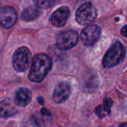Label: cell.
I'll return each mask as SVG.
<instances>
[{
	"mask_svg": "<svg viewBox=\"0 0 127 127\" xmlns=\"http://www.w3.org/2000/svg\"><path fill=\"white\" fill-rule=\"evenodd\" d=\"M51 68V58L46 54H37L32 60L28 79L32 82L40 83L46 77Z\"/></svg>",
	"mask_w": 127,
	"mask_h": 127,
	"instance_id": "1",
	"label": "cell"
},
{
	"mask_svg": "<svg viewBox=\"0 0 127 127\" xmlns=\"http://www.w3.org/2000/svg\"><path fill=\"white\" fill-rule=\"evenodd\" d=\"M126 56V48L119 41L115 42L105 54L103 65L105 68H112L121 63Z\"/></svg>",
	"mask_w": 127,
	"mask_h": 127,
	"instance_id": "2",
	"label": "cell"
},
{
	"mask_svg": "<svg viewBox=\"0 0 127 127\" xmlns=\"http://www.w3.org/2000/svg\"><path fill=\"white\" fill-rule=\"evenodd\" d=\"M31 54L26 47L19 48L13 55V67L17 72L25 71L31 63Z\"/></svg>",
	"mask_w": 127,
	"mask_h": 127,
	"instance_id": "3",
	"label": "cell"
},
{
	"mask_svg": "<svg viewBox=\"0 0 127 127\" xmlns=\"http://www.w3.org/2000/svg\"><path fill=\"white\" fill-rule=\"evenodd\" d=\"M97 16V12L94 6L86 2L82 4L76 10V19L81 25H88L93 22Z\"/></svg>",
	"mask_w": 127,
	"mask_h": 127,
	"instance_id": "4",
	"label": "cell"
},
{
	"mask_svg": "<svg viewBox=\"0 0 127 127\" xmlns=\"http://www.w3.org/2000/svg\"><path fill=\"white\" fill-rule=\"evenodd\" d=\"M79 42V34L74 31H66L61 32L56 39V46L62 51L73 48Z\"/></svg>",
	"mask_w": 127,
	"mask_h": 127,
	"instance_id": "5",
	"label": "cell"
},
{
	"mask_svg": "<svg viewBox=\"0 0 127 127\" xmlns=\"http://www.w3.org/2000/svg\"><path fill=\"white\" fill-rule=\"evenodd\" d=\"M100 35L101 28L97 25H90L82 31L81 39L85 45L91 46L99 40Z\"/></svg>",
	"mask_w": 127,
	"mask_h": 127,
	"instance_id": "6",
	"label": "cell"
},
{
	"mask_svg": "<svg viewBox=\"0 0 127 127\" xmlns=\"http://www.w3.org/2000/svg\"><path fill=\"white\" fill-rule=\"evenodd\" d=\"M17 19L16 10L11 7H3L0 8V25L6 29L13 27Z\"/></svg>",
	"mask_w": 127,
	"mask_h": 127,
	"instance_id": "7",
	"label": "cell"
},
{
	"mask_svg": "<svg viewBox=\"0 0 127 127\" xmlns=\"http://www.w3.org/2000/svg\"><path fill=\"white\" fill-rule=\"evenodd\" d=\"M71 93V88L68 83L61 82L58 83L54 90L52 98L56 103H63L70 97Z\"/></svg>",
	"mask_w": 127,
	"mask_h": 127,
	"instance_id": "8",
	"label": "cell"
},
{
	"mask_svg": "<svg viewBox=\"0 0 127 127\" xmlns=\"http://www.w3.org/2000/svg\"><path fill=\"white\" fill-rule=\"evenodd\" d=\"M70 13V9L67 7L63 6L59 7L52 14L50 18L51 23L58 28L64 27L67 23Z\"/></svg>",
	"mask_w": 127,
	"mask_h": 127,
	"instance_id": "9",
	"label": "cell"
},
{
	"mask_svg": "<svg viewBox=\"0 0 127 127\" xmlns=\"http://www.w3.org/2000/svg\"><path fill=\"white\" fill-rule=\"evenodd\" d=\"M16 113L17 109L11 99L7 97L0 102V118H7L13 117Z\"/></svg>",
	"mask_w": 127,
	"mask_h": 127,
	"instance_id": "10",
	"label": "cell"
},
{
	"mask_svg": "<svg viewBox=\"0 0 127 127\" xmlns=\"http://www.w3.org/2000/svg\"><path fill=\"white\" fill-rule=\"evenodd\" d=\"M32 97L31 92L27 88H20L16 92L15 104L20 107H25L28 106Z\"/></svg>",
	"mask_w": 127,
	"mask_h": 127,
	"instance_id": "11",
	"label": "cell"
},
{
	"mask_svg": "<svg viewBox=\"0 0 127 127\" xmlns=\"http://www.w3.org/2000/svg\"><path fill=\"white\" fill-rule=\"evenodd\" d=\"M40 15V10L39 9L35 7H28L25 8L22 14L21 18L24 21H33L35 19H37Z\"/></svg>",
	"mask_w": 127,
	"mask_h": 127,
	"instance_id": "12",
	"label": "cell"
},
{
	"mask_svg": "<svg viewBox=\"0 0 127 127\" xmlns=\"http://www.w3.org/2000/svg\"><path fill=\"white\" fill-rule=\"evenodd\" d=\"M55 0H34V4L41 9H46L51 7Z\"/></svg>",
	"mask_w": 127,
	"mask_h": 127,
	"instance_id": "13",
	"label": "cell"
},
{
	"mask_svg": "<svg viewBox=\"0 0 127 127\" xmlns=\"http://www.w3.org/2000/svg\"><path fill=\"white\" fill-rule=\"evenodd\" d=\"M113 105V100L110 97H106L103 101V109L108 114L111 112V108Z\"/></svg>",
	"mask_w": 127,
	"mask_h": 127,
	"instance_id": "14",
	"label": "cell"
},
{
	"mask_svg": "<svg viewBox=\"0 0 127 127\" xmlns=\"http://www.w3.org/2000/svg\"><path fill=\"white\" fill-rule=\"evenodd\" d=\"M103 111H104V109L102 108V106H98L96 108V109H95V113L97 114V115H98V117L100 118H103L105 117V115L103 113Z\"/></svg>",
	"mask_w": 127,
	"mask_h": 127,
	"instance_id": "15",
	"label": "cell"
},
{
	"mask_svg": "<svg viewBox=\"0 0 127 127\" xmlns=\"http://www.w3.org/2000/svg\"><path fill=\"white\" fill-rule=\"evenodd\" d=\"M121 34L124 36H126L127 37V25H125L124 27L122 28L121 29Z\"/></svg>",
	"mask_w": 127,
	"mask_h": 127,
	"instance_id": "16",
	"label": "cell"
},
{
	"mask_svg": "<svg viewBox=\"0 0 127 127\" xmlns=\"http://www.w3.org/2000/svg\"><path fill=\"white\" fill-rule=\"evenodd\" d=\"M41 114H42L43 115H50V112H49L46 109L43 108V109H41Z\"/></svg>",
	"mask_w": 127,
	"mask_h": 127,
	"instance_id": "17",
	"label": "cell"
},
{
	"mask_svg": "<svg viewBox=\"0 0 127 127\" xmlns=\"http://www.w3.org/2000/svg\"><path fill=\"white\" fill-rule=\"evenodd\" d=\"M37 101H38V103H40V104H41V105H43V103H44V100H43V98L42 97H38V98H37Z\"/></svg>",
	"mask_w": 127,
	"mask_h": 127,
	"instance_id": "18",
	"label": "cell"
},
{
	"mask_svg": "<svg viewBox=\"0 0 127 127\" xmlns=\"http://www.w3.org/2000/svg\"><path fill=\"white\" fill-rule=\"evenodd\" d=\"M120 127H127V123H124L120 125Z\"/></svg>",
	"mask_w": 127,
	"mask_h": 127,
	"instance_id": "19",
	"label": "cell"
}]
</instances>
